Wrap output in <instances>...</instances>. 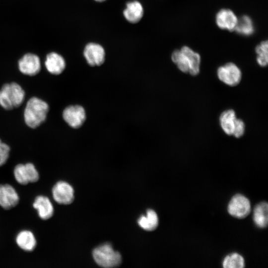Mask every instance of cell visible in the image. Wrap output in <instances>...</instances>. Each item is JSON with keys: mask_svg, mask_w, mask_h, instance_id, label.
Wrapping results in <instances>:
<instances>
[{"mask_svg": "<svg viewBox=\"0 0 268 268\" xmlns=\"http://www.w3.org/2000/svg\"><path fill=\"white\" fill-rule=\"evenodd\" d=\"M49 111V106L46 101L32 97L27 101L24 110V122L31 129L37 128L45 121Z\"/></svg>", "mask_w": 268, "mask_h": 268, "instance_id": "1", "label": "cell"}, {"mask_svg": "<svg viewBox=\"0 0 268 268\" xmlns=\"http://www.w3.org/2000/svg\"><path fill=\"white\" fill-rule=\"evenodd\" d=\"M25 96L24 89L17 83H5L0 89V106L6 110H12L23 103Z\"/></svg>", "mask_w": 268, "mask_h": 268, "instance_id": "2", "label": "cell"}, {"mask_svg": "<svg viewBox=\"0 0 268 268\" xmlns=\"http://www.w3.org/2000/svg\"><path fill=\"white\" fill-rule=\"evenodd\" d=\"M93 257L98 265L104 268L117 267L122 262L120 254L115 251L109 244L96 248L93 252Z\"/></svg>", "mask_w": 268, "mask_h": 268, "instance_id": "3", "label": "cell"}, {"mask_svg": "<svg viewBox=\"0 0 268 268\" xmlns=\"http://www.w3.org/2000/svg\"><path fill=\"white\" fill-rule=\"evenodd\" d=\"M63 119L71 128L78 129L84 123L86 114L84 108L79 105H70L63 111Z\"/></svg>", "mask_w": 268, "mask_h": 268, "instance_id": "4", "label": "cell"}, {"mask_svg": "<svg viewBox=\"0 0 268 268\" xmlns=\"http://www.w3.org/2000/svg\"><path fill=\"white\" fill-rule=\"evenodd\" d=\"M13 173L15 180L21 185L35 183L39 179V173L31 163L17 164L14 169Z\"/></svg>", "mask_w": 268, "mask_h": 268, "instance_id": "5", "label": "cell"}, {"mask_svg": "<svg viewBox=\"0 0 268 268\" xmlns=\"http://www.w3.org/2000/svg\"><path fill=\"white\" fill-rule=\"evenodd\" d=\"M217 75L219 80L229 86H235L241 81L242 73L233 63H228L218 67Z\"/></svg>", "mask_w": 268, "mask_h": 268, "instance_id": "6", "label": "cell"}, {"mask_svg": "<svg viewBox=\"0 0 268 268\" xmlns=\"http://www.w3.org/2000/svg\"><path fill=\"white\" fill-rule=\"evenodd\" d=\"M251 204L249 200L241 194L234 196L229 202L228 211L236 218H243L250 212Z\"/></svg>", "mask_w": 268, "mask_h": 268, "instance_id": "7", "label": "cell"}, {"mask_svg": "<svg viewBox=\"0 0 268 268\" xmlns=\"http://www.w3.org/2000/svg\"><path fill=\"white\" fill-rule=\"evenodd\" d=\"M83 55L87 64L91 67L100 66L105 60V50L97 43L87 44L84 49Z\"/></svg>", "mask_w": 268, "mask_h": 268, "instance_id": "8", "label": "cell"}, {"mask_svg": "<svg viewBox=\"0 0 268 268\" xmlns=\"http://www.w3.org/2000/svg\"><path fill=\"white\" fill-rule=\"evenodd\" d=\"M52 195L54 200L61 204H69L74 200L73 188L64 181H59L54 186Z\"/></svg>", "mask_w": 268, "mask_h": 268, "instance_id": "9", "label": "cell"}, {"mask_svg": "<svg viewBox=\"0 0 268 268\" xmlns=\"http://www.w3.org/2000/svg\"><path fill=\"white\" fill-rule=\"evenodd\" d=\"M18 66L22 73L28 76H34L41 70L40 60L36 55L28 53L19 60Z\"/></svg>", "mask_w": 268, "mask_h": 268, "instance_id": "10", "label": "cell"}, {"mask_svg": "<svg viewBox=\"0 0 268 268\" xmlns=\"http://www.w3.org/2000/svg\"><path fill=\"white\" fill-rule=\"evenodd\" d=\"M19 198L15 189L8 184L0 185V206L4 209H10L16 206Z\"/></svg>", "mask_w": 268, "mask_h": 268, "instance_id": "11", "label": "cell"}, {"mask_svg": "<svg viewBox=\"0 0 268 268\" xmlns=\"http://www.w3.org/2000/svg\"><path fill=\"white\" fill-rule=\"evenodd\" d=\"M237 21L238 18L233 11L227 8L219 10L215 17L217 26L220 29L229 31H234Z\"/></svg>", "mask_w": 268, "mask_h": 268, "instance_id": "12", "label": "cell"}, {"mask_svg": "<svg viewBox=\"0 0 268 268\" xmlns=\"http://www.w3.org/2000/svg\"><path fill=\"white\" fill-rule=\"evenodd\" d=\"M45 66L49 73L59 75L65 70L66 64L64 58L61 55L52 52L47 55Z\"/></svg>", "mask_w": 268, "mask_h": 268, "instance_id": "13", "label": "cell"}, {"mask_svg": "<svg viewBox=\"0 0 268 268\" xmlns=\"http://www.w3.org/2000/svg\"><path fill=\"white\" fill-rule=\"evenodd\" d=\"M33 206L37 210L39 216L43 220H48L54 214V207L47 197L37 196L34 200Z\"/></svg>", "mask_w": 268, "mask_h": 268, "instance_id": "14", "label": "cell"}, {"mask_svg": "<svg viewBox=\"0 0 268 268\" xmlns=\"http://www.w3.org/2000/svg\"><path fill=\"white\" fill-rule=\"evenodd\" d=\"M125 19L130 23H136L142 18L143 8L142 4L137 0L129 1L123 11Z\"/></svg>", "mask_w": 268, "mask_h": 268, "instance_id": "15", "label": "cell"}, {"mask_svg": "<svg viewBox=\"0 0 268 268\" xmlns=\"http://www.w3.org/2000/svg\"><path fill=\"white\" fill-rule=\"evenodd\" d=\"M16 242L20 248L26 252L33 251L37 245L34 234L28 230L20 232L16 237Z\"/></svg>", "mask_w": 268, "mask_h": 268, "instance_id": "16", "label": "cell"}, {"mask_svg": "<svg viewBox=\"0 0 268 268\" xmlns=\"http://www.w3.org/2000/svg\"><path fill=\"white\" fill-rule=\"evenodd\" d=\"M253 219L256 225L260 228H265L268 225V205L266 202L258 204L255 207Z\"/></svg>", "mask_w": 268, "mask_h": 268, "instance_id": "17", "label": "cell"}, {"mask_svg": "<svg viewBox=\"0 0 268 268\" xmlns=\"http://www.w3.org/2000/svg\"><path fill=\"white\" fill-rule=\"evenodd\" d=\"M236 119L235 113L231 109L225 111L220 115L219 117L220 126L227 134H232Z\"/></svg>", "mask_w": 268, "mask_h": 268, "instance_id": "18", "label": "cell"}, {"mask_svg": "<svg viewBox=\"0 0 268 268\" xmlns=\"http://www.w3.org/2000/svg\"><path fill=\"white\" fill-rule=\"evenodd\" d=\"M171 60L179 70L184 73L189 72L190 61L187 54L182 50H176L172 54Z\"/></svg>", "mask_w": 268, "mask_h": 268, "instance_id": "19", "label": "cell"}, {"mask_svg": "<svg viewBox=\"0 0 268 268\" xmlns=\"http://www.w3.org/2000/svg\"><path fill=\"white\" fill-rule=\"evenodd\" d=\"M137 222L138 225L144 230L152 231L158 226V218L156 213L153 210L148 209L146 215L140 216Z\"/></svg>", "mask_w": 268, "mask_h": 268, "instance_id": "20", "label": "cell"}, {"mask_svg": "<svg viewBox=\"0 0 268 268\" xmlns=\"http://www.w3.org/2000/svg\"><path fill=\"white\" fill-rule=\"evenodd\" d=\"M254 26L252 19L248 15H243L238 21L234 31L244 36H250L254 32Z\"/></svg>", "mask_w": 268, "mask_h": 268, "instance_id": "21", "label": "cell"}, {"mask_svg": "<svg viewBox=\"0 0 268 268\" xmlns=\"http://www.w3.org/2000/svg\"><path fill=\"white\" fill-rule=\"evenodd\" d=\"M181 49L187 54L190 61V68L189 73L192 75H196L200 72L201 56L190 47L184 46Z\"/></svg>", "mask_w": 268, "mask_h": 268, "instance_id": "22", "label": "cell"}, {"mask_svg": "<svg viewBox=\"0 0 268 268\" xmlns=\"http://www.w3.org/2000/svg\"><path fill=\"white\" fill-rule=\"evenodd\" d=\"M268 42L267 40L261 42L255 48L257 55V62L261 67H266L268 64Z\"/></svg>", "mask_w": 268, "mask_h": 268, "instance_id": "23", "label": "cell"}, {"mask_svg": "<svg viewBox=\"0 0 268 268\" xmlns=\"http://www.w3.org/2000/svg\"><path fill=\"white\" fill-rule=\"evenodd\" d=\"M224 268H243L245 267L243 258L237 253L226 256L222 263Z\"/></svg>", "mask_w": 268, "mask_h": 268, "instance_id": "24", "label": "cell"}, {"mask_svg": "<svg viewBox=\"0 0 268 268\" xmlns=\"http://www.w3.org/2000/svg\"><path fill=\"white\" fill-rule=\"evenodd\" d=\"M10 150L9 145L0 139V166L6 162L9 156Z\"/></svg>", "mask_w": 268, "mask_h": 268, "instance_id": "25", "label": "cell"}, {"mask_svg": "<svg viewBox=\"0 0 268 268\" xmlns=\"http://www.w3.org/2000/svg\"><path fill=\"white\" fill-rule=\"evenodd\" d=\"M245 132V124L240 119H236L235 121L232 134L237 138L241 137Z\"/></svg>", "mask_w": 268, "mask_h": 268, "instance_id": "26", "label": "cell"}, {"mask_svg": "<svg viewBox=\"0 0 268 268\" xmlns=\"http://www.w3.org/2000/svg\"><path fill=\"white\" fill-rule=\"evenodd\" d=\"M95 0V1H96L97 2H103V1H105L106 0Z\"/></svg>", "mask_w": 268, "mask_h": 268, "instance_id": "27", "label": "cell"}]
</instances>
